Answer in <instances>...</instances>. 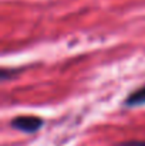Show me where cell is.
I'll use <instances>...</instances> for the list:
<instances>
[{
    "instance_id": "obj_3",
    "label": "cell",
    "mask_w": 145,
    "mask_h": 146,
    "mask_svg": "<svg viewBox=\"0 0 145 146\" xmlns=\"http://www.w3.org/2000/svg\"><path fill=\"white\" fill-rule=\"evenodd\" d=\"M117 146H145V141H130V142H122Z\"/></svg>"
},
{
    "instance_id": "obj_1",
    "label": "cell",
    "mask_w": 145,
    "mask_h": 146,
    "mask_svg": "<svg viewBox=\"0 0 145 146\" xmlns=\"http://www.w3.org/2000/svg\"><path fill=\"white\" fill-rule=\"evenodd\" d=\"M44 121L39 116L33 115H19L14 119L10 121V126L16 131L24 132V133H34L43 126Z\"/></svg>"
},
{
    "instance_id": "obj_2",
    "label": "cell",
    "mask_w": 145,
    "mask_h": 146,
    "mask_svg": "<svg viewBox=\"0 0 145 146\" xmlns=\"http://www.w3.org/2000/svg\"><path fill=\"white\" fill-rule=\"evenodd\" d=\"M124 105L128 108H134V106H142L145 105V85L132 91L128 97L125 98Z\"/></svg>"
}]
</instances>
